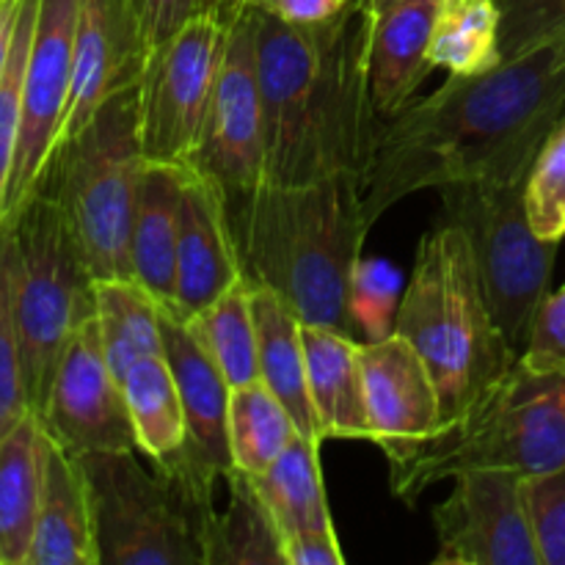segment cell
Segmentation results:
<instances>
[{"instance_id":"21","label":"cell","mask_w":565,"mask_h":565,"mask_svg":"<svg viewBox=\"0 0 565 565\" xmlns=\"http://www.w3.org/2000/svg\"><path fill=\"white\" fill-rule=\"evenodd\" d=\"M185 174V166L147 160L130 237L132 279L171 315L177 298V241Z\"/></svg>"},{"instance_id":"10","label":"cell","mask_w":565,"mask_h":565,"mask_svg":"<svg viewBox=\"0 0 565 565\" xmlns=\"http://www.w3.org/2000/svg\"><path fill=\"white\" fill-rule=\"evenodd\" d=\"M230 28L207 11L149 50L138 83L141 147L149 163L182 166L196 147L226 53Z\"/></svg>"},{"instance_id":"16","label":"cell","mask_w":565,"mask_h":565,"mask_svg":"<svg viewBox=\"0 0 565 565\" xmlns=\"http://www.w3.org/2000/svg\"><path fill=\"white\" fill-rule=\"evenodd\" d=\"M362 384L370 441L386 450L423 441L441 428L439 392L423 356L406 337L362 342Z\"/></svg>"},{"instance_id":"15","label":"cell","mask_w":565,"mask_h":565,"mask_svg":"<svg viewBox=\"0 0 565 565\" xmlns=\"http://www.w3.org/2000/svg\"><path fill=\"white\" fill-rule=\"evenodd\" d=\"M147 55L130 0H81L72 94L58 143L86 127L110 94L141 81Z\"/></svg>"},{"instance_id":"22","label":"cell","mask_w":565,"mask_h":565,"mask_svg":"<svg viewBox=\"0 0 565 565\" xmlns=\"http://www.w3.org/2000/svg\"><path fill=\"white\" fill-rule=\"evenodd\" d=\"M359 348L362 342L353 337L303 323L309 395L323 439L370 441Z\"/></svg>"},{"instance_id":"37","label":"cell","mask_w":565,"mask_h":565,"mask_svg":"<svg viewBox=\"0 0 565 565\" xmlns=\"http://www.w3.org/2000/svg\"><path fill=\"white\" fill-rule=\"evenodd\" d=\"M527 505L541 565H565V467L527 478Z\"/></svg>"},{"instance_id":"43","label":"cell","mask_w":565,"mask_h":565,"mask_svg":"<svg viewBox=\"0 0 565 565\" xmlns=\"http://www.w3.org/2000/svg\"><path fill=\"white\" fill-rule=\"evenodd\" d=\"M246 9H248V0H202V11L213 14L215 20L224 22L226 28L235 25Z\"/></svg>"},{"instance_id":"32","label":"cell","mask_w":565,"mask_h":565,"mask_svg":"<svg viewBox=\"0 0 565 565\" xmlns=\"http://www.w3.org/2000/svg\"><path fill=\"white\" fill-rule=\"evenodd\" d=\"M17 237L14 224L0 226V439L31 414L22 379L20 334L14 318Z\"/></svg>"},{"instance_id":"3","label":"cell","mask_w":565,"mask_h":565,"mask_svg":"<svg viewBox=\"0 0 565 565\" xmlns=\"http://www.w3.org/2000/svg\"><path fill=\"white\" fill-rule=\"evenodd\" d=\"M224 199V196H221ZM243 279L276 292L301 323L362 340L351 279L375 221L364 182L334 174L309 185H268L224 199Z\"/></svg>"},{"instance_id":"2","label":"cell","mask_w":565,"mask_h":565,"mask_svg":"<svg viewBox=\"0 0 565 565\" xmlns=\"http://www.w3.org/2000/svg\"><path fill=\"white\" fill-rule=\"evenodd\" d=\"M263 99L265 182L309 185L334 174L364 182L386 116L367 81L373 17L351 0L320 25L252 9Z\"/></svg>"},{"instance_id":"44","label":"cell","mask_w":565,"mask_h":565,"mask_svg":"<svg viewBox=\"0 0 565 565\" xmlns=\"http://www.w3.org/2000/svg\"><path fill=\"white\" fill-rule=\"evenodd\" d=\"M356 3L362 6V9L367 11V14L373 17V20H375V17H379V14H384V11H390L392 6H395V3H401V0H356Z\"/></svg>"},{"instance_id":"39","label":"cell","mask_w":565,"mask_h":565,"mask_svg":"<svg viewBox=\"0 0 565 565\" xmlns=\"http://www.w3.org/2000/svg\"><path fill=\"white\" fill-rule=\"evenodd\" d=\"M147 50L169 42L191 17L202 11V0H130Z\"/></svg>"},{"instance_id":"42","label":"cell","mask_w":565,"mask_h":565,"mask_svg":"<svg viewBox=\"0 0 565 565\" xmlns=\"http://www.w3.org/2000/svg\"><path fill=\"white\" fill-rule=\"evenodd\" d=\"M17 17H20V0H0V81H3L6 66H9Z\"/></svg>"},{"instance_id":"14","label":"cell","mask_w":565,"mask_h":565,"mask_svg":"<svg viewBox=\"0 0 565 565\" xmlns=\"http://www.w3.org/2000/svg\"><path fill=\"white\" fill-rule=\"evenodd\" d=\"M77 6L81 0H39L36 31L25 66L20 138L6 193V221L20 213L58 147L75 72Z\"/></svg>"},{"instance_id":"17","label":"cell","mask_w":565,"mask_h":565,"mask_svg":"<svg viewBox=\"0 0 565 565\" xmlns=\"http://www.w3.org/2000/svg\"><path fill=\"white\" fill-rule=\"evenodd\" d=\"M180 241H177L174 315L188 320L243 281L235 237L215 185L185 166Z\"/></svg>"},{"instance_id":"23","label":"cell","mask_w":565,"mask_h":565,"mask_svg":"<svg viewBox=\"0 0 565 565\" xmlns=\"http://www.w3.org/2000/svg\"><path fill=\"white\" fill-rule=\"evenodd\" d=\"M252 315L257 326L259 379L285 403L303 436L326 441L309 395L301 318L265 287H252Z\"/></svg>"},{"instance_id":"9","label":"cell","mask_w":565,"mask_h":565,"mask_svg":"<svg viewBox=\"0 0 565 565\" xmlns=\"http://www.w3.org/2000/svg\"><path fill=\"white\" fill-rule=\"evenodd\" d=\"M524 182L527 177L441 188V221H450L467 237L486 303L519 353L527 345L541 301L550 296L561 248V243L544 241L530 226Z\"/></svg>"},{"instance_id":"30","label":"cell","mask_w":565,"mask_h":565,"mask_svg":"<svg viewBox=\"0 0 565 565\" xmlns=\"http://www.w3.org/2000/svg\"><path fill=\"white\" fill-rule=\"evenodd\" d=\"M185 326L193 340L218 364L232 390L259 381L257 326L252 315V287L246 279L237 281L218 301L191 315Z\"/></svg>"},{"instance_id":"41","label":"cell","mask_w":565,"mask_h":565,"mask_svg":"<svg viewBox=\"0 0 565 565\" xmlns=\"http://www.w3.org/2000/svg\"><path fill=\"white\" fill-rule=\"evenodd\" d=\"M287 565H345L334 530L326 533H303L285 541Z\"/></svg>"},{"instance_id":"7","label":"cell","mask_w":565,"mask_h":565,"mask_svg":"<svg viewBox=\"0 0 565 565\" xmlns=\"http://www.w3.org/2000/svg\"><path fill=\"white\" fill-rule=\"evenodd\" d=\"M138 83L110 94L86 127L64 138L39 180L58 202L94 281L132 279V218L147 169Z\"/></svg>"},{"instance_id":"6","label":"cell","mask_w":565,"mask_h":565,"mask_svg":"<svg viewBox=\"0 0 565 565\" xmlns=\"http://www.w3.org/2000/svg\"><path fill=\"white\" fill-rule=\"evenodd\" d=\"M138 450L77 456L92 497L99 565H204L224 475L182 447L147 472Z\"/></svg>"},{"instance_id":"5","label":"cell","mask_w":565,"mask_h":565,"mask_svg":"<svg viewBox=\"0 0 565 565\" xmlns=\"http://www.w3.org/2000/svg\"><path fill=\"white\" fill-rule=\"evenodd\" d=\"M390 486L414 505L434 486L467 469H513L533 475L565 467V370L519 359L463 417L423 441L384 450Z\"/></svg>"},{"instance_id":"28","label":"cell","mask_w":565,"mask_h":565,"mask_svg":"<svg viewBox=\"0 0 565 565\" xmlns=\"http://www.w3.org/2000/svg\"><path fill=\"white\" fill-rule=\"evenodd\" d=\"M121 390L136 430L138 452L152 458V463L174 458L188 441V423L174 373L163 353L132 364L121 379Z\"/></svg>"},{"instance_id":"31","label":"cell","mask_w":565,"mask_h":565,"mask_svg":"<svg viewBox=\"0 0 565 565\" xmlns=\"http://www.w3.org/2000/svg\"><path fill=\"white\" fill-rule=\"evenodd\" d=\"M301 434L285 403L263 379L235 386L230 395L232 467L257 478Z\"/></svg>"},{"instance_id":"40","label":"cell","mask_w":565,"mask_h":565,"mask_svg":"<svg viewBox=\"0 0 565 565\" xmlns=\"http://www.w3.org/2000/svg\"><path fill=\"white\" fill-rule=\"evenodd\" d=\"M348 3L351 0H248V9H257L290 25H320L342 14Z\"/></svg>"},{"instance_id":"33","label":"cell","mask_w":565,"mask_h":565,"mask_svg":"<svg viewBox=\"0 0 565 565\" xmlns=\"http://www.w3.org/2000/svg\"><path fill=\"white\" fill-rule=\"evenodd\" d=\"M39 0H20L14 44H11L9 66L0 81V226L6 221V193H9L11 169H14L17 138L22 125V92H25V66L31 53L33 31H36Z\"/></svg>"},{"instance_id":"29","label":"cell","mask_w":565,"mask_h":565,"mask_svg":"<svg viewBox=\"0 0 565 565\" xmlns=\"http://www.w3.org/2000/svg\"><path fill=\"white\" fill-rule=\"evenodd\" d=\"M430 61L452 77H475L502 64L497 0H441Z\"/></svg>"},{"instance_id":"35","label":"cell","mask_w":565,"mask_h":565,"mask_svg":"<svg viewBox=\"0 0 565 565\" xmlns=\"http://www.w3.org/2000/svg\"><path fill=\"white\" fill-rule=\"evenodd\" d=\"M403 274L381 257H362L351 279V315L364 342L384 340L395 331L403 298Z\"/></svg>"},{"instance_id":"12","label":"cell","mask_w":565,"mask_h":565,"mask_svg":"<svg viewBox=\"0 0 565 565\" xmlns=\"http://www.w3.org/2000/svg\"><path fill=\"white\" fill-rule=\"evenodd\" d=\"M436 565H541L527 478L513 469H467L434 511Z\"/></svg>"},{"instance_id":"11","label":"cell","mask_w":565,"mask_h":565,"mask_svg":"<svg viewBox=\"0 0 565 565\" xmlns=\"http://www.w3.org/2000/svg\"><path fill=\"white\" fill-rule=\"evenodd\" d=\"M182 166L204 177L224 199L246 196L265 185L263 99L252 9L230 25L224 64L204 114L202 132Z\"/></svg>"},{"instance_id":"34","label":"cell","mask_w":565,"mask_h":565,"mask_svg":"<svg viewBox=\"0 0 565 565\" xmlns=\"http://www.w3.org/2000/svg\"><path fill=\"white\" fill-rule=\"evenodd\" d=\"M524 207L530 226L544 241L561 243L565 237V119L552 130L541 147L527 182Z\"/></svg>"},{"instance_id":"25","label":"cell","mask_w":565,"mask_h":565,"mask_svg":"<svg viewBox=\"0 0 565 565\" xmlns=\"http://www.w3.org/2000/svg\"><path fill=\"white\" fill-rule=\"evenodd\" d=\"M226 505L215 508L204 533V565H287L285 539L252 475L224 472Z\"/></svg>"},{"instance_id":"26","label":"cell","mask_w":565,"mask_h":565,"mask_svg":"<svg viewBox=\"0 0 565 565\" xmlns=\"http://www.w3.org/2000/svg\"><path fill=\"white\" fill-rule=\"evenodd\" d=\"M254 483L285 541L334 530L320 472V441L312 436L298 434Z\"/></svg>"},{"instance_id":"36","label":"cell","mask_w":565,"mask_h":565,"mask_svg":"<svg viewBox=\"0 0 565 565\" xmlns=\"http://www.w3.org/2000/svg\"><path fill=\"white\" fill-rule=\"evenodd\" d=\"M497 6L502 61L565 39V0H497Z\"/></svg>"},{"instance_id":"38","label":"cell","mask_w":565,"mask_h":565,"mask_svg":"<svg viewBox=\"0 0 565 565\" xmlns=\"http://www.w3.org/2000/svg\"><path fill=\"white\" fill-rule=\"evenodd\" d=\"M522 362L533 367L565 370V285L541 301L530 329L527 345L522 351Z\"/></svg>"},{"instance_id":"19","label":"cell","mask_w":565,"mask_h":565,"mask_svg":"<svg viewBox=\"0 0 565 565\" xmlns=\"http://www.w3.org/2000/svg\"><path fill=\"white\" fill-rule=\"evenodd\" d=\"M439 9L441 0H401L373 20L367 81L386 119L406 108L425 77L436 70L430 61V36Z\"/></svg>"},{"instance_id":"24","label":"cell","mask_w":565,"mask_h":565,"mask_svg":"<svg viewBox=\"0 0 565 565\" xmlns=\"http://www.w3.org/2000/svg\"><path fill=\"white\" fill-rule=\"evenodd\" d=\"M47 434L28 414L0 439V565H28L42 497Z\"/></svg>"},{"instance_id":"4","label":"cell","mask_w":565,"mask_h":565,"mask_svg":"<svg viewBox=\"0 0 565 565\" xmlns=\"http://www.w3.org/2000/svg\"><path fill=\"white\" fill-rule=\"evenodd\" d=\"M395 334L406 337L423 356L439 392L441 425L463 417L522 356L497 326L472 248L450 221L419 241L395 315Z\"/></svg>"},{"instance_id":"8","label":"cell","mask_w":565,"mask_h":565,"mask_svg":"<svg viewBox=\"0 0 565 565\" xmlns=\"http://www.w3.org/2000/svg\"><path fill=\"white\" fill-rule=\"evenodd\" d=\"M9 221L17 237L14 318L22 379L28 406L39 417L66 342L83 320L97 312L94 279L47 188H33L20 213Z\"/></svg>"},{"instance_id":"27","label":"cell","mask_w":565,"mask_h":565,"mask_svg":"<svg viewBox=\"0 0 565 565\" xmlns=\"http://www.w3.org/2000/svg\"><path fill=\"white\" fill-rule=\"evenodd\" d=\"M103 351L116 379L147 356L163 353L166 309L136 279L94 281Z\"/></svg>"},{"instance_id":"1","label":"cell","mask_w":565,"mask_h":565,"mask_svg":"<svg viewBox=\"0 0 565 565\" xmlns=\"http://www.w3.org/2000/svg\"><path fill=\"white\" fill-rule=\"evenodd\" d=\"M565 119V39L502 61L475 77H447L430 97L392 114L364 177V207L452 182L527 177Z\"/></svg>"},{"instance_id":"13","label":"cell","mask_w":565,"mask_h":565,"mask_svg":"<svg viewBox=\"0 0 565 565\" xmlns=\"http://www.w3.org/2000/svg\"><path fill=\"white\" fill-rule=\"evenodd\" d=\"M39 423L61 450L75 458L138 450L125 390L105 359L97 315L83 320L66 342Z\"/></svg>"},{"instance_id":"20","label":"cell","mask_w":565,"mask_h":565,"mask_svg":"<svg viewBox=\"0 0 565 565\" xmlns=\"http://www.w3.org/2000/svg\"><path fill=\"white\" fill-rule=\"evenodd\" d=\"M28 565H99L86 475L77 458L61 450L50 436Z\"/></svg>"},{"instance_id":"18","label":"cell","mask_w":565,"mask_h":565,"mask_svg":"<svg viewBox=\"0 0 565 565\" xmlns=\"http://www.w3.org/2000/svg\"><path fill=\"white\" fill-rule=\"evenodd\" d=\"M163 356L185 408L188 447L218 472H230V381L193 340L185 320L171 312H163Z\"/></svg>"}]
</instances>
